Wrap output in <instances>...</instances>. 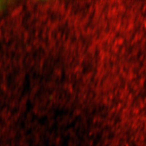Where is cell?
I'll list each match as a JSON object with an SVG mask.
<instances>
[{
    "instance_id": "1",
    "label": "cell",
    "mask_w": 146,
    "mask_h": 146,
    "mask_svg": "<svg viewBox=\"0 0 146 146\" xmlns=\"http://www.w3.org/2000/svg\"><path fill=\"white\" fill-rule=\"evenodd\" d=\"M5 5H6L5 2L0 1V11H2L3 9V8L5 7Z\"/></svg>"
}]
</instances>
